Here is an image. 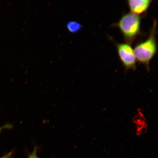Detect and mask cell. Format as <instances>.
<instances>
[{"mask_svg":"<svg viewBox=\"0 0 158 158\" xmlns=\"http://www.w3.org/2000/svg\"><path fill=\"white\" fill-rule=\"evenodd\" d=\"M152 2V0H129L127 4L130 13L139 15L148 10Z\"/></svg>","mask_w":158,"mask_h":158,"instance_id":"cell-4","label":"cell"},{"mask_svg":"<svg viewBox=\"0 0 158 158\" xmlns=\"http://www.w3.org/2000/svg\"><path fill=\"white\" fill-rule=\"evenodd\" d=\"M157 20L155 19L149 37L145 41L136 45L134 50L136 60L144 65L148 72L150 70V62L157 51Z\"/></svg>","mask_w":158,"mask_h":158,"instance_id":"cell-1","label":"cell"},{"mask_svg":"<svg viewBox=\"0 0 158 158\" xmlns=\"http://www.w3.org/2000/svg\"><path fill=\"white\" fill-rule=\"evenodd\" d=\"M38 149V147L35 145L32 152L29 154L27 158H39L37 154Z\"/></svg>","mask_w":158,"mask_h":158,"instance_id":"cell-7","label":"cell"},{"mask_svg":"<svg viewBox=\"0 0 158 158\" xmlns=\"http://www.w3.org/2000/svg\"><path fill=\"white\" fill-rule=\"evenodd\" d=\"M67 29L70 33H77L83 28V26L76 21H69L66 24Z\"/></svg>","mask_w":158,"mask_h":158,"instance_id":"cell-6","label":"cell"},{"mask_svg":"<svg viewBox=\"0 0 158 158\" xmlns=\"http://www.w3.org/2000/svg\"><path fill=\"white\" fill-rule=\"evenodd\" d=\"M13 151H12L9 153L6 154V155L4 156H3L0 157V158H12L13 154Z\"/></svg>","mask_w":158,"mask_h":158,"instance_id":"cell-9","label":"cell"},{"mask_svg":"<svg viewBox=\"0 0 158 158\" xmlns=\"http://www.w3.org/2000/svg\"><path fill=\"white\" fill-rule=\"evenodd\" d=\"M133 121L136 128V135L140 136L147 132L148 125L143 111L141 109H138L137 113L133 118Z\"/></svg>","mask_w":158,"mask_h":158,"instance_id":"cell-5","label":"cell"},{"mask_svg":"<svg viewBox=\"0 0 158 158\" xmlns=\"http://www.w3.org/2000/svg\"><path fill=\"white\" fill-rule=\"evenodd\" d=\"M143 17L130 12L126 13L112 27H117L123 35L125 43L131 44L141 34V23Z\"/></svg>","mask_w":158,"mask_h":158,"instance_id":"cell-2","label":"cell"},{"mask_svg":"<svg viewBox=\"0 0 158 158\" xmlns=\"http://www.w3.org/2000/svg\"><path fill=\"white\" fill-rule=\"evenodd\" d=\"M116 47L120 60L125 70H135L137 60L131 45L126 43H117Z\"/></svg>","mask_w":158,"mask_h":158,"instance_id":"cell-3","label":"cell"},{"mask_svg":"<svg viewBox=\"0 0 158 158\" xmlns=\"http://www.w3.org/2000/svg\"><path fill=\"white\" fill-rule=\"evenodd\" d=\"M12 127L13 126L11 124H6L5 125L0 127V133L3 129H6V128L7 129H11Z\"/></svg>","mask_w":158,"mask_h":158,"instance_id":"cell-8","label":"cell"}]
</instances>
